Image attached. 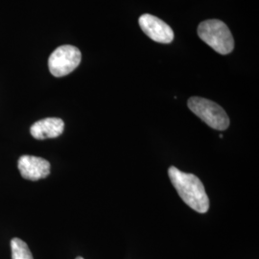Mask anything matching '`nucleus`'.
I'll list each match as a JSON object with an SVG mask.
<instances>
[{
  "label": "nucleus",
  "mask_w": 259,
  "mask_h": 259,
  "mask_svg": "<svg viewBox=\"0 0 259 259\" xmlns=\"http://www.w3.org/2000/svg\"><path fill=\"white\" fill-rule=\"evenodd\" d=\"M82 60L81 51L73 46L58 47L49 57L48 67L55 77H64L71 73L79 66Z\"/></svg>",
  "instance_id": "20e7f679"
},
{
  "label": "nucleus",
  "mask_w": 259,
  "mask_h": 259,
  "mask_svg": "<svg viewBox=\"0 0 259 259\" xmlns=\"http://www.w3.org/2000/svg\"><path fill=\"white\" fill-rule=\"evenodd\" d=\"M200 38L214 51L221 55H228L234 49V39L231 30L218 19H208L201 22L198 26Z\"/></svg>",
  "instance_id": "f03ea898"
},
{
  "label": "nucleus",
  "mask_w": 259,
  "mask_h": 259,
  "mask_svg": "<svg viewBox=\"0 0 259 259\" xmlns=\"http://www.w3.org/2000/svg\"><path fill=\"white\" fill-rule=\"evenodd\" d=\"M12 259H34L27 244L19 238L11 240Z\"/></svg>",
  "instance_id": "6e6552de"
},
{
  "label": "nucleus",
  "mask_w": 259,
  "mask_h": 259,
  "mask_svg": "<svg viewBox=\"0 0 259 259\" xmlns=\"http://www.w3.org/2000/svg\"><path fill=\"white\" fill-rule=\"evenodd\" d=\"M75 259H83L82 256H78V257H76Z\"/></svg>",
  "instance_id": "1a4fd4ad"
},
{
  "label": "nucleus",
  "mask_w": 259,
  "mask_h": 259,
  "mask_svg": "<svg viewBox=\"0 0 259 259\" xmlns=\"http://www.w3.org/2000/svg\"><path fill=\"white\" fill-rule=\"evenodd\" d=\"M65 130V122L61 118L48 117L34 123L31 128V136L36 139H56Z\"/></svg>",
  "instance_id": "0eeeda50"
},
{
  "label": "nucleus",
  "mask_w": 259,
  "mask_h": 259,
  "mask_svg": "<svg viewBox=\"0 0 259 259\" xmlns=\"http://www.w3.org/2000/svg\"><path fill=\"white\" fill-rule=\"evenodd\" d=\"M187 106L190 111L210 128L218 131H225L229 128L230 118L218 104L202 97H191L188 99Z\"/></svg>",
  "instance_id": "7ed1b4c3"
},
{
  "label": "nucleus",
  "mask_w": 259,
  "mask_h": 259,
  "mask_svg": "<svg viewBox=\"0 0 259 259\" xmlns=\"http://www.w3.org/2000/svg\"><path fill=\"white\" fill-rule=\"evenodd\" d=\"M168 175L178 194L185 204L197 212L205 213L208 210L209 199L203 183L198 177L182 172L175 166L169 168Z\"/></svg>",
  "instance_id": "f257e3e1"
},
{
  "label": "nucleus",
  "mask_w": 259,
  "mask_h": 259,
  "mask_svg": "<svg viewBox=\"0 0 259 259\" xmlns=\"http://www.w3.org/2000/svg\"><path fill=\"white\" fill-rule=\"evenodd\" d=\"M139 26L151 39L159 44H171L174 39V32L163 20L157 17L144 14L139 19Z\"/></svg>",
  "instance_id": "39448f33"
},
{
  "label": "nucleus",
  "mask_w": 259,
  "mask_h": 259,
  "mask_svg": "<svg viewBox=\"0 0 259 259\" xmlns=\"http://www.w3.org/2000/svg\"><path fill=\"white\" fill-rule=\"evenodd\" d=\"M21 176L29 181H37L45 179L50 174V163L47 159L35 156L23 155L18 162Z\"/></svg>",
  "instance_id": "423d86ee"
}]
</instances>
